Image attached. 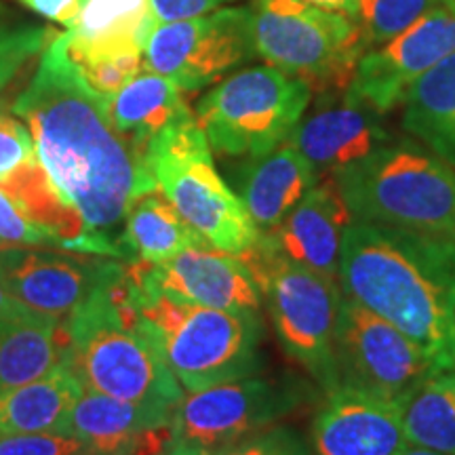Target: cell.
<instances>
[{
  "mask_svg": "<svg viewBox=\"0 0 455 455\" xmlns=\"http://www.w3.org/2000/svg\"><path fill=\"white\" fill-rule=\"evenodd\" d=\"M13 112L30 129L38 161L89 235L121 251L110 230L156 184L141 148L116 129L106 98L76 72L61 34L43 49Z\"/></svg>",
  "mask_w": 455,
  "mask_h": 455,
  "instance_id": "cell-1",
  "label": "cell"
},
{
  "mask_svg": "<svg viewBox=\"0 0 455 455\" xmlns=\"http://www.w3.org/2000/svg\"><path fill=\"white\" fill-rule=\"evenodd\" d=\"M161 455H188V453L186 451H180V449H175V447H169L167 451L161 453Z\"/></svg>",
  "mask_w": 455,
  "mask_h": 455,
  "instance_id": "cell-39",
  "label": "cell"
},
{
  "mask_svg": "<svg viewBox=\"0 0 455 455\" xmlns=\"http://www.w3.org/2000/svg\"><path fill=\"white\" fill-rule=\"evenodd\" d=\"M304 3L315 4V7H323L329 11H339V13L350 15L356 7V0H304Z\"/></svg>",
  "mask_w": 455,
  "mask_h": 455,
  "instance_id": "cell-37",
  "label": "cell"
},
{
  "mask_svg": "<svg viewBox=\"0 0 455 455\" xmlns=\"http://www.w3.org/2000/svg\"><path fill=\"white\" fill-rule=\"evenodd\" d=\"M316 171L291 141L249 158L238 173V192L259 235H268L318 184Z\"/></svg>",
  "mask_w": 455,
  "mask_h": 455,
  "instance_id": "cell-20",
  "label": "cell"
},
{
  "mask_svg": "<svg viewBox=\"0 0 455 455\" xmlns=\"http://www.w3.org/2000/svg\"><path fill=\"white\" fill-rule=\"evenodd\" d=\"M34 13L47 17L51 21L70 28L72 21L76 20L78 11L83 7V0H20Z\"/></svg>",
  "mask_w": 455,
  "mask_h": 455,
  "instance_id": "cell-35",
  "label": "cell"
},
{
  "mask_svg": "<svg viewBox=\"0 0 455 455\" xmlns=\"http://www.w3.org/2000/svg\"><path fill=\"white\" fill-rule=\"evenodd\" d=\"M339 284L439 371L455 369V235L352 221L341 241Z\"/></svg>",
  "mask_w": 455,
  "mask_h": 455,
  "instance_id": "cell-2",
  "label": "cell"
},
{
  "mask_svg": "<svg viewBox=\"0 0 455 455\" xmlns=\"http://www.w3.org/2000/svg\"><path fill=\"white\" fill-rule=\"evenodd\" d=\"M155 9L156 21L188 20V17L204 15L209 11L220 9L230 0H150Z\"/></svg>",
  "mask_w": 455,
  "mask_h": 455,
  "instance_id": "cell-34",
  "label": "cell"
},
{
  "mask_svg": "<svg viewBox=\"0 0 455 455\" xmlns=\"http://www.w3.org/2000/svg\"><path fill=\"white\" fill-rule=\"evenodd\" d=\"M255 53L310 87L346 89L363 49L350 15L304 0H255Z\"/></svg>",
  "mask_w": 455,
  "mask_h": 455,
  "instance_id": "cell-9",
  "label": "cell"
},
{
  "mask_svg": "<svg viewBox=\"0 0 455 455\" xmlns=\"http://www.w3.org/2000/svg\"><path fill=\"white\" fill-rule=\"evenodd\" d=\"M66 361L64 321L32 315L0 321V396Z\"/></svg>",
  "mask_w": 455,
  "mask_h": 455,
  "instance_id": "cell-23",
  "label": "cell"
},
{
  "mask_svg": "<svg viewBox=\"0 0 455 455\" xmlns=\"http://www.w3.org/2000/svg\"><path fill=\"white\" fill-rule=\"evenodd\" d=\"M121 287L133 321L186 392L259 371V315L207 308L150 291L135 283L127 268Z\"/></svg>",
  "mask_w": 455,
  "mask_h": 455,
  "instance_id": "cell-4",
  "label": "cell"
},
{
  "mask_svg": "<svg viewBox=\"0 0 455 455\" xmlns=\"http://www.w3.org/2000/svg\"><path fill=\"white\" fill-rule=\"evenodd\" d=\"M156 24L150 0H83L61 41L83 81L110 98L146 66V43Z\"/></svg>",
  "mask_w": 455,
  "mask_h": 455,
  "instance_id": "cell-13",
  "label": "cell"
},
{
  "mask_svg": "<svg viewBox=\"0 0 455 455\" xmlns=\"http://www.w3.org/2000/svg\"><path fill=\"white\" fill-rule=\"evenodd\" d=\"M379 116L382 114L344 89L339 98H329L308 116H301L287 141L312 164L318 180L331 178L390 144L392 138Z\"/></svg>",
  "mask_w": 455,
  "mask_h": 455,
  "instance_id": "cell-18",
  "label": "cell"
},
{
  "mask_svg": "<svg viewBox=\"0 0 455 455\" xmlns=\"http://www.w3.org/2000/svg\"><path fill=\"white\" fill-rule=\"evenodd\" d=\"M310 447L315 455H401L409 447L401 405L338 386L312 418Z\"/></svg>",
  "mask_w": 455,
  "mask_h": 455,
  "instance_id": "cell-17",
  "label": "cell"
},
{
  "mask_svg": "<svg viewBox=\"0 0 455 455\" xmlns=\"http://www.w3.org/2000/svg\"><path fill=\"white\" fill-rule=\"evenodd\" d=\"M215 455H315L298 430L287 426H268L226 447Z\"/></svg>",
  "mask_w": 455,
  "mask_h": 455,
  "instance_id": "cell-31",
  "label": "cell"
},
{
  "mask_svg": "<svg viewBox=\"0 0 455 455\" xmlns=\"http://www.w3.org/2000/svg\"><path fill=\"white\" fill-rule=\"evenodd\" d=\"M127 275L141 287L190 304L243 315H259L258 283L238 255L209 244L188 247L161 264L131 261Z\"/></svg>",
  "mask_w": 455,
  "mask_h": 455,
  "instance_id": "cell-16",
  "label": "cell"
},
{
  "mask_svg": "<svg viewBox=\"0 0 455 455\" xmlns=\"http://www.w3.org/2000/svg\"><path fill=\"white\" fill-rule=\"evenodd\" d=\"M401 411L409 445L455 455V369L430 375Z\"/></svg>",
  "mask_w": 455,
  "mask_h": 455,
  "instance_id": "cell-27",
  "label": "cell"
},
{
  "mask_svg": "<svg viewBox=\"0 0 455 455\" xmlns=\"http://www.w3.org/2000/svg\"><path fill=\"white\" fill-rule=\"evenodd\" d=\"M83 390L64 361L43 378L0 396V435L60 432Z\"/></svg>",
  "mask_w": 455,
  "mask_h": 455,
  "instance_id": "cell-25",
  "label": "cell"
},
{
  "mask_svg": "<svg viewBox=\"0 0 455 455\" xmlns=\"http://www.w3.org/2000/svg\"><path fill=\"white\" fill-rule=\"evenodd\" d=\"M158 422L133 403L84 388L68 413L60 435H70L84 445V455H135L140 436Z\"/></svg>",
  "mask_w": 455,
  "mask_h": 455,
  "instance_id": "cell-22",
  "label": "cell"
},
{
  "mask_svg": "<svg viewBox=\"0 0 455 455\" xmlns=\"http://www.w3.org/2000/svg\"><path fill=\"white\" fill-rule=\"evenodd\" d=\"M146 164L158 190L209 247L241 258L259 241L241 196L215 169L212 146L196 116L150 141Z\"/></svg>",
  "mask_w": 455,
  "mask_h": 455,
  "instance_id": "cell-7",
  "label": "cell"
},
{
  "mask_svg": "<svg viewBox=\"0 0 455 455\" xmlns=\"http://www.w3.org/2000/svg\"><path fill=\"white\" fill-rule=\"evenodd\" d=\"M32 315H38V312L26 308L24 304H20L15 298H11V295L4 291L3 284H0V321H3V318H21Z\"/></svg>",
  "mask_w": 455,
  "mask_h": 455,
  "instance_id": "cell-36",
  "label": "cell"
},
{
  "mask_svg": "<svg viewBox=\"0 0 455 455\" xmlns=\"http://www.w3.org/2000/svg\"><path fill=\"white\" fill-rule=\"evenodd\" d=\"M84 445L70 435L34 432V435H0V455H84Z\"/></svg>",
  "mask_w": 455,
  "mask_h": 455,
  "instance_id": "cell-33",
  "label": "cell"
},
{
  "mask_svg": "<svg viewBox=\"0 0 455 455\" xmlns=\"http://www.w3.org/2000/svg\"><path fill=\"white\" fill-rule=\"evenodd\" d=\"M308 398L304 382L253 375L186 392L171 418V447L188 455H215L281 422Z\"/></svg>",
  "mask_w": 455,
  "mask_h": 455,
  "instance_id": "cell-10",
  "label": "cell"
},
{
  "mask_svg": "<svg viewBox=\"0 0 455 455\" xmlns=\"http://www.w3.org/2000/svg\"><path fill=\"white\" fill-rule=\"evenodd\" d=\"M310 98L308 83L275 66L244 68L198 101L196 121L212 150L264 156L289 140Z\"/></svg>",
  "mask_w": 455,
  "mask_h": 455,
  "instance_id": "cell-8",
  "label": "cell"
},
{
  "mask_svg": "<svg viewBox=\"0 0 455 455\" xmlns=\"http://www.w3.org/2000/svg\"><path fill=\"white\" fill-rule=\"evenodd\" d=\"M335 355L339 386L396 405H403L430 375L439 373L405 333L348 295H341Z\"/></svg>",
  "mask_w": 455,
  "mask_h": 455,
  "instance_id": "cell-11",
  "label": "cell"
},
{
  "mask_svg": "<svg viewBox=\"0 0 455 455\" xmlns=\"http://www.w3.org/2000/svg\"><path fill=\"white\" fill-rule=\"evenodd\" d=\"M441 3L445 0H356L350 17L363 55L405 32Z\"/></svg>",
  "mask_w": 455,
  "mask_h": 455,
  "instance_id": "cell-28",
  "label": "cell"
},
{
  "mask_svg": "<svg viewBox=\"0 0 455 455\" xmlns=\"http://www.w3.org/2000/svg\"><path fill=\"white\" fill-rule=\"evenodd\" d=\"M401 455H441V453H435V451H430V449H424V447L409 445Z\"/></svg>",
  "mask_w": 455,
  "mask_h": 455,
  "instance_id": "cell-38",
  "label": "cell"
},
{
  "mask_svg": "<svg viewBox=\"0 0 455 455\" xmlns=\"http://www.w3.org/2000/svg\"><path fill=\"white\" fill-rule=\"evenodd\" d=\"M355 218L333 178H323L293 212L268 232V241L295 264L339 281L344 232Z\"/></svg>",
  "mask_w": 455,
  "mask_h": 455,
  "instance_id": "cell-19",
  "label": "cell"
},
{
  "mask_svg": "<svg viewBox=\"0 0 455 455\" xmlns=\"http://www.w3.org/2000/svg\"><path fill=\"white\" fill-rule=\"evenodd\" d=\"M241 258L268 304L283 350L315 379L323 395L338 388L335 338L344 295L339 281L284 258L264 235Z\"/></svg>",
  "mask_w": 455,
  "mask_h": 455,
  "instance_id": "cell-6",
  "label": "cell"
},
{
  "mask_svg": "<svg viewBox=\"0 0 455 455\" xmlns=\"http://www.w3.org/2000/svg\"><path fill=\"white\" fill-rule=\"evenodd\" d=\"M196 244L207 243L186 224L158 188L131 204L124 215L123 235L118 236V247L127 264H161Z\"/></svg>",
  "mask_w": 455,
  "mask_h": 455,
  "instance_id": "cell-24",
  "label": "cell"
},
{
  "mask_svg": "<svg viewBox=\"0 0 455 455\" xmlns=\"http://www.w3.org/2000/svg\"><path fill=\"white\" fill-rule=\"evenodd\" d=\"M49 30L30 24H0V91L13 81L28 61L47 47Z\"/></svg>",
  "mask_w": 455,
  "mask_h": 455,
  "instance_id": "cell-29",
  "label": "cell"
},
{
  "mask_svg": "<svg viewBox=\"0 0 455 455\" xmlns=\"http://www.w3.org/2000/svg\"><path fill=\"white\" fill-rule=\"evenodd\" d=\"M123 275L101 284L64 321L66 363L84 388L133 403L171 424L184 388L131 316Z\"/></svg>",
  "mask_w": 455,
  "mask_h": 455,
  "instance_id": "cell-3",
  "label": "cell"
},
{
  "mask_svg": "<svg viewBox=\"0 0 455 455\" xmlns=\"http://www.w3.org/2000/svg\"><path fill=\"white\" fill-rule=\"evenodd\" d=\"M4 243L66 249L64 238L32 220L26 209L4 188H0V244Z\"/></svg>",
  "mask_w": 455,
  "mask_h": 455,
  "instance_id": "cell-30",
  "label": "cell"
},
{
  "mask_svg": "<svg viewBox=\"0 0 455 455\" xmlns=\"http://www.w3.org/2000/svg\"><path fill=\"white\" fill-rule=\"evenodd\" d=\"M403 127L455 167V53L409 89Z\"/></svg>",
  "mask_w": 455,
  "mask_h": 455,
  "instance_id": "cell-26",
  "label": "cell"
},
{
  "mask_svg": "<svg viewBox=\"0 0 455 455\" xmlns=\"http://www.w3.org/2000/svg\"><path fill=\"white\" fill-rule=\"evenodd\" d=\"M255 55L251 9L224 7L188 20L158 21L146 43L144 64L181 91H196Z\"/></svg>",
  "mask_w": 455,
  "mask_h": 455,
  "instance_id": "cell-12",
  "label": "cell"
},
{
  "mask_svg": "<svg viewBox=\"0 0 455 455\" xmlns=\"http://www.w3.org/2000/svg\"><path fill=\"white\" fill-rule=\"evenodd\" d=\"M36 158L30 129L20 118L0 110V186Z\"/></svg>",
  "mask_w": 455,
  "mask_h": 455,
  "instance_id": "cell-32",
  "label": "cell"
},
{
  "mask_svg": "<svg viewBox=\"0 0 455 455\" xmlns=\"http://www.w3.org/2000/svg\"><path fill=\"white\" fill-rule=\"evenodd\" d=\"M455 53V0H445L411 28L356 61L348 93L386 114L405 101L415 81Z\"/></svg>",
  "mask_w": 455,
  "mask_h": 455,
  "instance_id": "cell-14",
  "label": "cell"
},
{
  "mask_svg": "<svg viewBox=\"0 0 455 455\" xmlns=\"http://www.w3.org/2000/svg\"><path fill=\"white\" fill-rule=\"evenodd\" d=\"M106 106L116 129L129 135L144 155L148 144L158 135L195 116L178 84L146 66L124 87L106 98Z\"/></svg>",
  "mask_w": 455,
  "mask_h": 455,
  "instance_id": "cell-21",
  "label": "cell"
},
{
  "mask_svg": "<svg viewBox=\"0 0 455 455\" xmlns=\"http://www.w3.org/2000/svg\"><path fill=\"white\" fill-rule=\"evenodd\" d=\"M124 266L100 255H60L41 249H0V284L38 315L66 321Z\"/></svg>",
  "mask_w": 455,
  "mask_h": 455,
  "instance_id": "cell-15",
  "label": "cell"
},
{
  "mask_svg": "<svg viewBox=\"0 0 455 455\" xmlns=\"http://www.w3.org/2000/svg\"><path fill=\"white\" fill-rule=\"evenodd\" d=\"M355 221L455 235V167L409 140L331 175Z\"/></svg>",
  "mask_w": 455,
  "mask_h": 455,
  "instance_id": "cell-5",
  "label": "cell"
}]
</instances>
